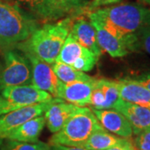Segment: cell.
I'll list each match as a JSON object with an SVG mask.
<instances>
[{
  "label": "cell",
  "instance_id": "cell-1",
  "mask_svg": "<svg viewBox=\"0 0 150 150\" xmlns=\"http://www.w3.org/2000/svg\"><path fill=\"white\" fill-rule=\"evenodd\" d=\"M86 14L119 39L130 51L138 50V34L150 26V8L139 4H120L103 7Z\"/></svg>",
  "mask_w": 150,
  "mask_h": 150
},
{
  "label": "cell",
  "instance_id": "cell-2",
  "mask_svg": "<svg viewBox=\"0 0 150 150\" xmlns=\"http://www.w3.org/2000/svg\"><path fill=\"white\" fill-rule=\"evenodd\" d=\"M72 23V18H66L56 23H46L36 29L26 41L18 43V48L52 64L69 33Z\"/></svg>",
  "mask_w": 150,
  "mask_h": 150
},
{
  "label": "cell",
  "instance_id": "cell-3",
  "mask_svg": "<svg viewBox=\"0 0 150 150\" xmlns=\"http://www.w3.org/2000/svg\"><path fill=\"white\" fill-rule=\"evenodd\" d=\"M39 28L38 19L15 4L0 0V44L23 43Z\"/></svg>",
  "mask_w": 150,
  "mask_h": 150
},
{
  "label": "cell",
  "instance_id": "cell-4",
  "mask_svg": "<svg viewBox=\"0 0 150 150\" xmlns=\"http://www.w3.org/2000/svg\"><path fill=\"white\" fill-rule=\"evenodd\" d=\"M104 129L91 108L79 107L59 132L53 134L48 144L83 147L97 130Z\"/></svg>",
  "mask_w": 150,
  "mask_h": 150
},
{
  "label": "cell",
  "instance_id": "cell-5",
  "mask_svg": "<svg viewBox=\"0 0 150 150\" xmlns=\"http://www.w3.org/2000/svg\"><path fill=\"white\" fill-rule=\"evenodd\" d=\"M54 98L50 93L32 84L7 87L1 90L0 116L22 108L48 102Z\"/></svg>",
  "mask_w": 150,
  "mask_h": 150
},
{
  "label": "cell",
  "instance_id": "cell-6",
  "mask_svg": "<svg viewBox=\"0 0 150 150\" xmlns=\"http://www.w3.org/2000/svg\"><path fill=\"white\" fill-rule=\"evenodd\" d=\"M32 81L29 59L19 52L8 50L4 54V67L0 73V90L7 87L27 85Z\"/></svg>",
  "mask_w": 150,
  "mask_h": 150
},
{
  "label": "cell",
  "instance_id": "cell-7",
  "mask_svg": "<svg viewBox=\"0 0 150 150\" xmlns=\"http://www.w3.org/2000/svg\"><path fill=\"white\" fill-rule=\"evenodd\" d=\"M98 57L78 43L69 33L56 61L70 65L81 72H88L93 69Z\"/></svg>",
  "mask_w": 150,
  "mask_h": 150
},
{
  "label": "cell",
  "instance_id": "cell-8",
  "mask_svg": "<svg viewBox=\"0 0 150 150\" xmlns=\"http://www.w3.org/2000/svg\"><path fill=\"white\" fill-rule=\"evenodd\" d=\"M58 98L13 110L0 116V144L14 130L31 118L41 116Z\"/></svg>",
  "mask_w": 150,
  "mask_h": 150
},
{
  "label": "cell",
  "instance_id": "cell-9",
  "mask_svg": "<svg viewBox=\"0 0 150 150\" xmlns=\"http://www.w3.org/2000/svg\"><path fill=\"white\" fill-rule=\"evenodd\" d=\"M24 54L29 59L32 67L31 84L57 98V90L60 81L53 71L51 64L28 52H24Z\"/></svg>",
  "mask_w": 150,
  "mask_h": 150
},
{
  "label": "cell",
  "instance_id": "cell-10",
  "mask_svg": "<svg viewBox=\"0 0 150 150\" xmlns=\"http://www.w3.org/2000/svg\"><path fill=\"white\" fill-rule=\"evenodd\" d=\"M119 99L118 81L107 79H95L89 105L93 109L113 108Z\"/></svg>",
  "mask_w": 150,
  "mask_h": 150
},
{
  "label": "cell",
  "instance_id": "cell-11",
  "mask_svg": "<svg viewBox=\"0 0 150 150\" xmlns=\"http://www.w3.org/2000/svg\"><path fill=\"white\" fill-rule=\"evenodd\" d=\"M95 79L89 81H78L69 83L59 82L57 98L78 107L89 105L93 87Z\"/></svg>",
  "mask_w": 150,
  "mask_h": 150
},
{
  "label": "cell",
  "instance_id": "cell-12",
  "mask_svg": "<svg viewBox=\"0 0 150 150\" xmlns=\"http://www.w3.org/2000/svg\"><path fill=\"white\" fill-rule=\"evenodd\" d=\"M98 122L106 131L116 134L123 139H131L133 129L127 118L117 110L91 108Z\"/></svg>",
  "mask_w": 150,
  "mask_h": 150
},
{
  "label": "cell",
  "instance_id": "cell-13",
  "mask_svg": "<svg viewBox=\"0 0 150 150\" xmlns=\"http://www.w3.org/2000/svg\"><path fill=\"white\" fill-rule=\"evenodd\" d=\"M113 109L121 112L129 121L134 135L150 129V109L140 105L125 102L122 99L114 105Z\"/></svg>",
  "mask_w": 150,
  "mask_h": 150
},
{
  "label": "cell",
  "instance_id": "cell-14",
  "mask_svg": "<svg viewBox=\"0 0 150 150\" xmlns=\"http://www.w3.org/2000/svg\"><path fill=\"white\" fill-rule=\"evenodd\" d=\"M119 98L150 109V91L139 81L132 79L118 80Z\"/></svg>",
  "mask_w": 150,
  "mask_h": 150
},
{
  "label": "cell",
  "instance_id": "cell-15",
  "mask_svg": "<svg viewBox=\"0 0 150 150\" xmlns=\"http://www.w3.org/2000/svg\"><path fill=\"white\" fill-rule=\"evenodd\" d=\"M69 33L78 43L90 50L97 57L101 56L102 49L98 43L95 29L90 22L82 17L77 18L72 23Z\"/></svg>",
  "mask_w": 150,
  "mask_h": 150
},
{
  "label": "cell",
  "instance_id": "cell-16",
  "mask_svg": "<svg viewBox=\"0 0 150 150\" xmlns=\"http://www.w3.org/2000/svg\"><path fill=\"white\" fill-rule=\"evenodd\" d=\"M79 107L58 98L44 112L46 125L53 134L59 132Z\"/></svg>",
  "mask_w": 150,
  "mask_h": 150
},
{
  "label": "cell",
  "instance_id": "cell-17",
  "mask_svg": "<svg viewBox=\"0 0 150 150\" xmlns=\"http://www.w3.org/2000/svg\"><path fill=\"white\" fill-rule=\"evenodd\" d=\"M87 15L95 29L97 41L101 49L107 52L112 58H123L129 54L126 46L119 39L107 31L96 18L88 14Z\"/></svg>",
  "mask_w": 150,
  "mask_h": 150
},
{
  "label": "cell",
  "instance_id": "cell-18",
  "mask_svg": "<svg viewBox=\"0 0 150 150\" xmlns=\"http://www.w3.org/2000/svg\"><path fill=\"white\" fill-rule=\"evenodd\" d=\"M8 2L23 7L25 11L40 21L53 22L63 18L49 0H8Z\"/></svg>",
  "mask_w": 150,
  "mask_h": 150
},
{
  "label": "cell",
  "instance_id": "cell-19",
  "mask_svg": "<svg viewBox=\"0 0 150 150\" xmlns=\"http://www.w3.org/2000/svg\"><path fill=\"white\" fill-rule=\"evenodd\" d=\"M46 121L43 116H38L28 120L16 129L8 137L11 141H17L22 143H35L38 141Z\"/></svg>",
  "mask_w": 150,
  "mask_h": 150
},
{
  "label": "cell",
  "instance_id": "cell-20",
  "mask_svg": "<svg viewBox=\"0 0 150 150\" xmlns=\"http://www.w3.org/2000/svg\"><path fill=\"white\" fill-rule=\"evenodd\" d=\"M125 139L108 133L105 129H99L88 138L83 148L88 150H107L123 143Z\"/></svg>",
  "mask_w": 150,
  "mask_h": 150
},
{
  "label": "cell",
  "instance_id": "cell-21",
  "mask_svg": "<svg viewBox=\"0 0 150 150\" xmlns=\"http://www.w3.org/2000/svg\"><path fill=\"white\" fill-rule=\"evenodd\" d=\"M51 66L59 80L64 83H69L78 81H89L93 79L86 74L84 72L75 69L72 66L62 62L55 61Z\"/></svg>",
  "mask_w": 150,
  "mask_h": 150
},
{
  "label": "cell",
  "instance_id": "cell-22",
  "mask_svg": "<svg viewBox=\"0 0 150 150\" xmlns=\"http://www.w3.org/2000/svg\"><path fill=\"white\" fill-rule=\"evenodd\" d=\"M49 2L63 17L83 13L89 3L88 0H49Z\"/></svg>",
  "mask_w": 150,
  "mask_h": 150
},
{
  "label": "cell",
  "instance_id": "cell-23",
  "mask_svg": "<svg viewBox=\"0 0 150 150\" xmlns=\"http://www.w3.org/2000/svg\"><path fill=\"white\" fill-rule=\"evenodd\" d=\"M3 150H50V145L40 141L35 143H22L9 140Z\"/></svg>",
  "mask_w": 150,
  "mask_h": 150
},
{
  "label": "cell",
  "instance_id": "cell-24",
  "mask_svg": "<svg viewBox=\"0 0 150 150\" xmlns=\"http://www.w3.org/2000/svg\"><path fill=\"white\" fill-rule=\"evenodd\" d=\"M134 145L139 150H150V129H145L135 135Z\"/></svg>",
  "mask_w": 150,
  "mask_h": 150
},
{
  "label": "cell",
  "instance_id": "cell-25",
  "mask_svg": "<svg viewBox=\"0 0 150 150\" xmlns=\"http://www.w3.org/2000/svg\"><path fill=\"white\" fill-rule=\"evenodd\" d=\"M138 48L150 54V26L142 29L138 34Z\"/></svg>",
  "mask_w": 150,
  "mask_h": 150
},
{
  "label": "cell",
  "instance_id": "cell-26",
  "mask_svg": "<svg viewBox=\"0 0 150 150\" xmlns=\"http://www.w3.org/2000/svg\"><path fill=\"white\" fill-rule=\"evenodd\" d=\"M122 0H92L88 4V5L86 6L83 13H86L88 12H91V11L100 8H103V7H106V6L112 5V4H118Z\"/></svg>",
  "mask_w": 150,
  "mask_h": 150
},
{
  "label": "cell",
  "instance_id": "cell-27",
  "mask_svg": "<svg viewBox=\"0 0 150 150\" xmlns=\"http://www.w3.org/2000/svg\"><path fill=\"white\" fill-rule=\"evenodd\" d=\"M133 144V139H126L123 143L116 145L112 148H110L107 150H130L131 146Z\"/></svg>",
  "mask_w": 150,
  "mask_h": 150
},
{
  "label": "cell",
  "instance_id": "cell-28",
  "mask_svg": "<svg viewBox=\"0 0 150 150\" xmlns=\"http://www.w3.org/2000/svg\"><path fill=\"white\" fill-rule=\"evenodd\" d=\"M50 150H88L83 147H72L64 145H54L50 146Z\"/></svg>",
  "mask_w": 150,
  "mask_h": 150
},
{
  "label": "cell",
  "instance_id": "cell-29",
  "mask_svg": "<svg viewBox=\"0 0 150 150\" xmlns=\"http://www.w3.org/2000/svg\"><path fill=\"white\" fill-rule=\"evenodd\" d=\"M137 80L139 81L143 85H144L150 91V74L141 76Z\"/></svg>",
  "mask_w": 150,
  "mask_h": 150
},
{
  "label": "cell",
  "instance_id": "cell-30",
  "mask_svg": "<svg viewBox=\"0 0 150 150\" xmlns=\"http://www.w3.org/2000/svg\"><path fill=\"white\" fill-rule=\"evenodd\" d=\"M141 2H143V3H144L146 4H149L150 5V0H140Z\"/></svg>",
  "mask_w": 150,
  "mask_h": 150
},
{
  "label": "cell",
  "instance_id": "cell-31",
  "mask_svg": "<svg viewBox=\"0 0 150 150\" xmlns=\"http://www.w3.org/2000/svg\"><path fill=\"white\" fill-rule=\"evenodd\" d=\"M4 1H6V2H8V0H4Z\"/></svg>",
  "mask_w": 150,
  "mask_h": 150
},
{
  "label": "cell",
  "instance_id": "cell-32",
  "mask_svg": "<svg viewBox=\"0 0 150 150\" xmlns=\"http://www.w3.org/2000/svg\"><path fill=\"white\" fill-rule=\"evenodd\" d=\"M0 98H1V97H0Z\"/></svg>",
  "mask_w": 150,
  "mask_h": 150
}]
</instances>
